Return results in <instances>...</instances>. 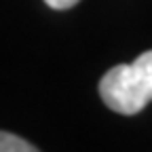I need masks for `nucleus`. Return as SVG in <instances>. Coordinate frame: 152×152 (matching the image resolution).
<instances>
[{"label": "nucleus", "instance_id": "3", "mask_svg": "<svg viewBox=\"0 0 152 152\" xmlns=\"http://www.w3.org/2000/svg\"><path fill=\"white\" fill-rule=\"evenodd\" d=\"M80 0H45V4L55 9V11H66V9H72L74 4H78Z\"/></svg>", "mask_w": 152, "mask_h": 152}, {"label": "nucleus", "instance_id": "2", "mask_svg": "<svg viewBox=\"0 0 152 152\" xmlns=\"http://www.w3.org/2000/svg\"><path fill=\"white\" fill-rule=\"evenodd\" d=\"M0 152H40V150L15 133L2 131L0 133Z\"/></svg>", "mask_w": 152, "mask_h": 152}, {"label": "nucleus", "instance_id": "1", "mask_svg": "<svg viewBox=\"0 0 152 152\" xmlns=\"http://www.w3.org/2000/svg\"><path fill=\"white\" fill-rule=\"evenodd\" d=\"M99 97L116 114L142 112L152 102V51L137 55L133 64L110 68L99 80Z\"/></svg>", "mask_w": 152, "mask_h": 152}]
</instances>
